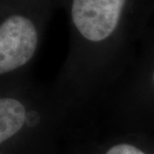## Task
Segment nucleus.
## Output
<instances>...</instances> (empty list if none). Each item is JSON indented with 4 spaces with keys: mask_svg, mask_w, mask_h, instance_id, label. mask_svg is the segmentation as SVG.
I'll return each instance as SVG.
<instances>
[{
    "mask_svg": "<svg viewBox=\"0 0 154 154\" xmlns=\"http://www.w3.org/2000/svg\"><path fill=\"white\" fill-rule=\"evenodd\" d=\"M26 111L20 101L4 97L0 100V142L3 143L23 126Z\"/></svg>",
    "mask_w": 154,
    "mask_h": 154,
    "instance_id": "3",
    "label": "nucleus"
},
{
    "mask_svg": "<svg viewBox=\"0 0 154 154\" xmlns=\"http://www.w3.org/2000/svg\"><path fill=\"white\" fill-rule=\"evenodd\" d=\"M106 154H145L137 147L130 144L121 143L112 146Z\"/></svg>",
    "mask_w": 154,
    "mask_h": 154,
    "instance_id": "4",
    "label": "nucleus"
},
{
    "mask_svg": "<svg viewBox=\"0 0 154 154\" xmlns=\"http://www.w3.org/2000/svg\"><path fill=\"white\" fill-rule=\"evenodd\" d=\"M153 81H154V75H153Z\"/></svg>",
    "mask_w": 154,
    "mask_h": 154,
    "instance_id": "5",
    "label": "nucleus"
},
{
    "mask_svg": "<svg viewBox=\"0 0 154 154\" xmlns=\"http://www.w3.org/2000/svg\"><path fill=\"white\" fill-rule=\"evenodd\" d=\"M37 47V31L30 19L12 15L0 26V74L4 75L30 61Z\"/></svg>",
    "mask_w": 154,
    "mask_h": 154,
    "instance_id": "2",
    "label": "nucleus"
},
{
    "mask_svg": "<svg viewBox=\"0 0 154 154\" xmlns=\"http://www.w3.org/2000/svg\"><path fill=\"white\" fill-rule=\"evenodd\" d=\"M124 5L125 0H72V21L86 40L101 42L116 29Z\"/></svg>",
    "mask_w": 154,
    "mask_h": 154,
    "instance_id": "1",
    "label": "nucleus"
}]
</instances>
